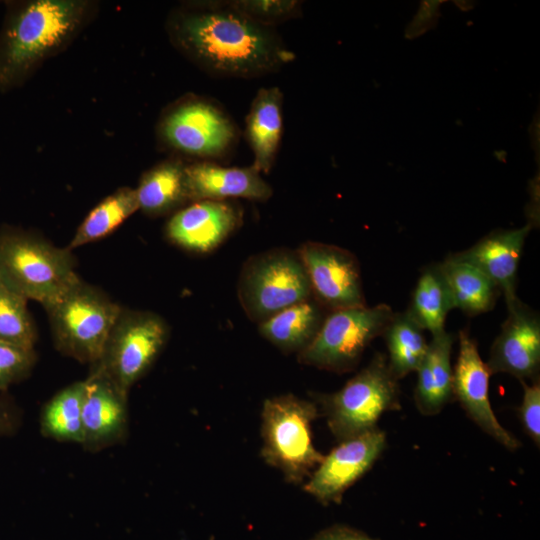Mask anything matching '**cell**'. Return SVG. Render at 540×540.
Returning <instances> with one entry per match:
<instances>
[{
  "label": "cell",
  "instance_id": "obj_1",
  "mask_svg": "<svg viewBox=\"0 0 540 540\" xmlns=\"http://www.w3.org/2000/svg\"><path fill=\"white\" fill-rule=\"evenodd\" d=\"M167 32L181 54L213 77H262L295 59L276 28L250 19L230 1L184 4L170 14Z\"/></svg>",
  "mask_w": 540,
  "mask_h": 540
},
{
  "label": "cell",
  "instance_id": "obj_2",
  "mask_svg": "<svg viewBox=\"0 0 540 540\" xmlns=\"http://www.w3.org/2000/svg\"><path fill=\"white\" fill-rule=\"evenodd\" d=\"M90 3L79 0H32L13 4L0 32V90L23 83L45 59L79 32Z\"/></svg>",
  "mask_w": 540,
  "mask_h": 540
},
{
  "label": "cell",
  "instance_id": "obj_3",
  "mask_svg": "<svg viewBox=\"0 0 540 540\" xmlns=\"http://www.w3.org/2000/svg\"><path fill=\"white\" fill-rule=\"evenodd\" d=\"M79 279L67 247L21 230H0V280L26 300L45 308Z\"/></svg>",
  "mask_w": 540,
  "mask_h": 540
},
{
  "label": "cell",
  "instance_id": "obj_4",
  "mask_svg": "<svg viewBox=\"0 0 540 540\" xmlns=\"http://www.w3.org/2000/svg\"><path fill=\"white\" fill-rule=\"evenodd\" d=\"M317 415L314 403L292 394L264 401L261 455L290 483H301L324 458L312 438V422Z\"/></svg>",
  "mask_w": 540,
  "mask_h": 540
},
{
  "label": "cell",
  "instance_id": "obj_5",
  "mask_svg": "<svg viewBox=\"0 0 540 540\" xmlns=\"http://www.w3.org/2000/svg\"><path fill=\"white\" fill-rule=\"evenodd\" d=\"M45 310L56 348L66 356L93 365L99 360L122 307L79 279Z\"/></svg>",
  "mask_w": 540,
  "mask_h": 540
},
{
  "label": "cell",
  "instance_id": "obj_6",
  "mask_svg": "<svg viewBox=\"0 0 540 540\" xmlns=\"http://www.w3.org/2000/svg\"><path fill=\"white\" fill-rule=\"evenodd\" d=\"M399 393L387 356L377 353L339 391L320 395L319 401L331 433L340 442L376 428L384 412L399 409Z\"/></svg>",
  "mask_w": 540,
  "mask_h": 540
},
{
  "label": "cell",
  "instance_id": "obj_7",
  "mask_svg": "<svg viewBox=\"0 0 540 540\" xmlns=\"http://www.w3.org/2000/svg\"><path fill=\"white\" fill-rule=\"evenodd\" d=\"M237 295L247 317L257 324L313 298L300 257L288 248H274L248 258L239 274Z\"/></svg>",
  "mask_w": 540,
  "mask_h": 540
},
{
  "label": "cell",
  "instance_id": "obj_8",
  "mask_svg": "<svg viewBox=\"0 0 540 540\" xmlns=\"http://www.w3.org/2000/svg\"><path fill=\"white\" fill-rule=\"evenodd\" d=\"M394 312L387 304L330 311L312 342L297 354L301 364L345 373L359 363L364 350L381 336Z\"/></svg>",
  "mask_w": 540,
  "mask_h": 540
},
{
  "label": "cell",
  "instance_id": "obj_9",
  "mask_svg": "<svg viewBox=\"0 0 540 540\" xmlns=\"http://www.w3.org/2000/svg\"><path fill=\"white\" fill-rule=\"evenodd\" d=\"M159 135L169 148L179 153L197 161L215 162L235 147L239 130L216 101L191 95L165 112L159 123Z\"/></svg>",
  "mask_w": 540,
  "mask_h": 540
},
{
  "label": "cell",
  "instance_id": "obj_10",
  "mask_svg": "<svg viewBox=\"0 0 540 540\" xmlns=\"http://www.w3.org/2000/svg\"><path fill=\"white\" fill-rule=\"evenodd\" d=\"M168 334V326L158 314L122 308L99 360L92 367L128 394L151 367Z\"/></svg>",
  "mask_w": 540,
  "mask_h": 540
},
{
  "label": "cell",
  "instance_id": "obj_11",
  "mask_svg": "<svg viewBox=\"0 0 540 540\" xmlns=\"http://www.w3.org/2000/svg\"><path fill=\"white\" fill-rule=\"evenodd\" d=\"M306 271L312 297L325 310L366 306L360 266L342 247L307 241L296 250Z\"/></svg>",
  "mask_w": 540,
  "mask_h": 540
},
{
  "label": "cell",
  "instance_id": "obj_12",
  "mask_svg": "<svg viewBox=\"0 0 540 540\" xmlns=\"http://www.w3.org/2000/svg\"><path fill=\"white\" fill-rule=\"evenodd\" d=\"M386 446V435L377 427L340 441L304 484L305 492L320 503H340L344 492L376 462Z\"/></svg>",
  "mask_w": 540,
  "mask_h": 540
},
{
  "label": "cell",
  "instance_id": "obj_13",
  "mask_svg": "<svg viewBox=\"0 0 540 540\" xmlns=\"http://www.w3.org/2000/svg\"><path fill=\"white\" fill-rule=\"evenodd\" d=\"M459 353L453 368V397L468 416L490 437L514 451L521 446L517 438L498 421L489 398L492 375L478 352L476 341L467 330L458 334Z\"/></svg>",
  "mask_w": 540,
  "mask_h": 540
},
{
  "label": "cell",
  "instance_id": "obj_14",
  "mask_svg": "<svg viewBox=\"0 0 540 540\" xmlns=\"http://www.w3.org/2000/svg\"><path fill=\"white\" fill-rule=\"evenodd\" d=\"M507 310L486 364L491 374L507 373L520 381H535L540 367L539 315L521 300Z\"/></svg>",
  "mask_w": 540,
  "mask_h": 540
},
{
  "label": "cell",
  "instance_id": "obj_15",
  "mask_svg": "<svg viewBox=\"0 0 540 540\" xmlns=\"http://www.w3.org/2000/svg\"><path fill=\"white\" fill-rule=\"evenodd\" d=\"M242 212L230 201L201 200L181 208L168 220L165 232L175 245L194 253H210L241 224Z\"/></svg>",
  "mask_w": 540,
  "mask_h": 540
},
{
  "label": "cell",
  "instance_id": "obj_16",
  "mask_svg": "<svg viewBox=\"0 0 540 540\" xmlns=\"http://www.w3.org/2000/svg\"><path fill=\"white\" fill-rule=\"evenodd\" d=\"M127 395L92 367L82 409L84 449L96 452L122 441L128 430Z\"/></svg>",
  "mask_w": 540,
  "mask_h": 540
},
{
  "label": "cell",
  "instance_id": "obj_17",
  "mask_svg": "<svg viewBox=\"0 0 540 540\" xmlns=\"http://www.w3.org/2000/svg\"><path fill=\"white\" fill-rule=\"evenodd\" d=\"M532 227L527 222L520 228L495 230L470 248L452 255L472 264L492 280L510 307L520 300L516 294L517 271Z\"/></svg>",
  "mask_w": 540,
  "mask_h": 540
},
{
  "label": "cell",
  "instance_id": "obj_18",
  "mask_svg": "<svg viewBox=\"0 0 540 540\" xmlns=\"http://www.w3.org/2000/svg\"><path fill=\"white\" fill-rule=\"evenodd\" d=\"M186 182L191 202L232 198L267 201L273 194L253 165L225 167L212 161H195L186 165Z\"/></svg>",
  "mask_w": 540,
  "mask_h": 540
},
{
  "label": "cell",
  "instance_id": "obj_19",
  "mask_svg": "<svg viewBox=\"0 0 540 540\" xmlns=\"http://www.w3.org/2000/svg\"><path fill=\"white\" fill-rule=\"evenodd\" d=\"M283 93L279 87L260 88L246 116L245 136L253 152V166L268 174L279 152L283 131Z\"/></svg>",
  "mask_w": 540,
  "mask_h": 540
},
{
  "label": "cell",
  "instance_id": "obj_20",
  "mask_svg": "<svg viewBox=\"0 0 540 540\" xmlns=\"http://www.w3.org/2000/svg\"><path fill=\"white\" fill-rule=\"evenodd\" d=\"M454 337L446 331L432 336L417 372L415 404L421 414H438L453 398L451 352Z\"/></svg>",
  "mask_w": 540,
  "mask_h": 540
},
{
  "label": "cell",
  "instance_id": "obj_21",
  "mask_svg": "<svg viewBox=\"0 0 540 540\" xmlns=\"http://www.w3.org/2000/svg\"><path fill=\"white\" fill-rule=\"evenodd\" d=\"M325 309L313 298L295 303L258 324L260 335L284 353L297 354L317 335Z\"/></svg>",
  "mask_w": 540,
  "mask_h": 540
},
{
  "label": "cell",
  "instance_id": "obj_22",
  "mask_svg": "<svg viewBox=\"0 0 540 540\" xmlns=\"http://www.w3.org/2000/svg\"><path fill=\"white\" fill-rule=\"evenodd\" d=\"M186 165L180 158H170L145 172L135 189L139 209L148 215L160 216L191 202Z\"/></svg>",
  "mask_w": 540,
  "mask_h": 540
},
{
  "label": "cell",
  "instance_id": "obj_23",
  "mask_svg": "<svg viewBox=\"0 0 540 540\" xmlns=\"http://www.w3.org/2000/svg\"><path fill=\"white\" fill-rule=\"evenodd\" d=\"M453 307L469 316L490 311L501 293L483 272L452 254L440 263Z\"/></svg>",
  "mask_w": 540,
  "mask_h": 540
},
{
  "label": "cell",
  "instance_id": "obj_24",
  "mask_svg": "<svg viewBox=\"0 0 540 540\" xmlns=\"http://www.w3.org/2000/svg\"><path fill=\"white\" fill-rule=\"evenodd\" d=\"M452 309V299L440 263L426 267L418 278L405 312L422 330L435 336L446 331L445 320Z\"/></svg>",
  "mask_w": 540,
  "mask_h": 540
},
{
  "label": "cell",
  "instance_id": "obj_25",
  "mask_svg": "<svg viewBox=\"0 0 540 540\" xmlns=\"http://www.w3.org/2000/svg\"><path fill=\"white\" fill-rule=\"evenodd\" d=\"M84 394L85 380L74 382L57 392L42 408V435L60 442L82 444Z\"/></svg>",
  "mask_w": 540,
  "mask_h": 540
},
{
  "label": "cell",
  "instance_id": "obj_26",
  "mask_svg": "<svg viewBox=\"0 0 540 540\" xmlns=\"http://www.w3.org/2000/svg\"><path fill=\"white\" fill-rule=\"evenodd\" d=\"M139 210L136 190L122 187L99 202L78 226L67 248L71 251L102 239Z\"/></svg>",
  "mask_w": 540,
  "mask_h": 540
},
{
  "label": "cell",
  "instance_id": "obj_27",
  "mask_svg": "<svg viewBox=\"0 0 540 540\" xmlns=\"http://www.w3.org/2000/svg\"><path fill=\"white\" fill-rule=\"evenodd\" d=\"M423 331L406 312H402L394 313L383 332L388 368L397 380L416 372L422 362L428 347Z\"/></svg>",
  "mask_w": 540,
  "mask_h": 540
},
{
  "label": "cell",
  "instance_id": "obj_28",
  "mask_svg": "<svg viewBox=\"0 0 540 540\" xmlns=\"http://www.w3.org/2000/svg\"><path fill=\"white\" fill-rule=\"evenodd\" d=\"M27 301L0 280V341L34 350L36 331Z\"/></svg>",
  "mask_w": 540,
  "mask_h": 540
},
{
  "label": "cell",
  "instance_id": "obj_29",
  "mask_svg": "<svg viewBox=\"0 0 540 540\" xmlns=\"http://www.w3.org/2000/svg\"><path fill=\"white\" fill-rule=\"evenodd\" d=\"M231 4L250 19L274 27L302 15V2L297 0H233Z\"/></svg>",
  "mask_w": 540,
  "mask_h": 540
},
{
  "label": "cell",
  "instance_id": "obj_30",
  "mask_svg": "<svg viewBox=\"0 0 540 540\" xmlns=\"http://www.w3.org/2000/svg\"><path fill=\"white\" fill-rule=\"evenodd\" d=\"M34 362V350L0 341V391L23 379Z\"/></svg>",
  "mask_w": 540,
  "mask_h": 540
},
{
  "label": "cell",
  "instance_id": "obj_31",
  "mask_svg": "<svg viewBox=\"0 0 540 540\" xmlns=\"http://www.w3.org/2000/svg\"><path fill=\"white\" fill-rule=\"evenodd\" d=\"M523 386V399L519 415L526 433L539 446L540 443V382L539 379L528 384L520 381Z\"/></svg>",
  "mask_w": 540,
  "mask_h": 540
},
{
  "label": "cell",
  "instance_id": "obj_32",
  "mask_svg": "<svg viewBox=\"0 0 540 540\" xmlns=\"http://www.w3.org/2000/svg\"><path fill=\"white\" fill-rule=\"evenodd\" d=\"M444 2L441 0L421 1L416 14L405 30V37L414 39L434 28L441 15L440 7Z\"/></svg>",
  "mask_w": 540,
  "mask_h": 540
},
{
  "label": "cell",
  "instance_id": "obj_33",
  "mask_svg": "<svg viewBox=\"0 0 540 540\" xmlns=\"http://www.w3.org/2000/svg\"><path fill=\"white\" fill-rule=\"evenodd\" d=\"M361 531L344 525H334L316 534L310 540H358Z\"/></svg>",
  "mask_w": 540,
  "mask_h": 540
},
{
  "label": "cell",
  "instance_id": "obj_34",
  "mask_svg": "<svg viewBox=\"0 0 540 540\" xmlns=\"http://www.w3.org/2000/svg\"><path fill=\"white\" fill-rule=\"evenodd\" d=\"M17 423V415L12 407L0 399V436L11 434Z\"/></svg>",
  "mask_w": 540,
  "mask_h": 540
},
{
  "label": "cell",
  "instance_id": "obj_35",
  "mask_svg": "<svg viewBox=\"0 0 540 540\" xmlns=\"http://www.w3.org/2000/svg\"><path fill=\"white\" fill-rule=\"evenodd\" d=\"M532 146L536 152L537 158H539V115L534 117L530 127Z\"/></svg>",
  "mask_w": 540,
  "mask_h": 540
},
{
  "label": "cell",
  "instance_id": "obj_36",
  "mask_svg": "<svg viewBox=\"0 0 540 540\" xmlns=\"http://www.w3.org/2000/svg\"><path fill=\"white\" fill-rule=\"evenodd\" d=\"M358 540H378V539H374V538H371L369 537L368 535L364 534L363 532H361Z\"/></svg>",
  "mask_w": 540,
  "mask_h": 540
}]
</instances>
